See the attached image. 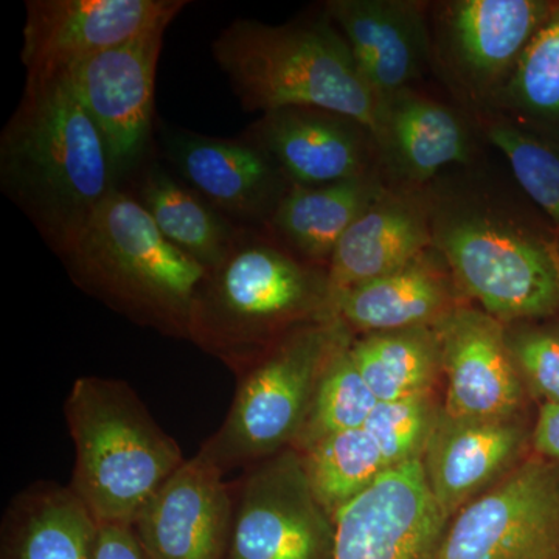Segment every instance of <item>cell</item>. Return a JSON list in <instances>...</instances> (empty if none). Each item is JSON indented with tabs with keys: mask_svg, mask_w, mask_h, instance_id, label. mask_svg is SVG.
<instances>
[{
	"mask_svg": "<svg viewBox=\"0 0 559 559\" xmlns=\"http://www.w3.org/2000/svg\"><path fill=\"white\" fill-rule=\"evenodd\" d=\"M108 145L61 73L27 79L0 140V180L58 255L112 191Z\"/></svg>",
	"mask_w": 559,
	"mask_h": 559,
	"instance_id": "1",
	"label": "cell"
},
{
	"mask_svg": "<svg viewBox=\"0 0 559 559\" xmlns=\"http://www.w3.org/2000/svg\"><path fill=\"white\" fill-rule=\"evenodd\" d=\"M255 229H240L229 255L207 271L189 341L241 373L294 331L334 319L329 272L304 263Z\"/></svg>",
	"mask_w": 559,
	"mask_h": 559,
	"instance_id": "2",
	"label": "cell"
},
{
	"mask_svg": "<svg viewBox=\"0 0 559 559\" xmlns=\"http://www.w3.org/2000/svg\"><path fill=\"white\" fill-rule=\"evenodd\" d=\"M242 108H316L358 121L377 140L382 106L347 40L326 21L274 25L238 20L213 43Z\"/></svg>",
	"mask_w": 559,
	"mask_h": 559,
	"instance_id": "3",
	"label": "cell"
},
{
	"mask_svg": "<svg viewBox=\"0 0 559 559\" xmlns=\"http://www.w3.org/2000/svg\"><path fill=\"white\" fill-rule=\"evenodd\" d=\"M60 257L73 282L112 310L189 340L191 311L207 271L168 241L130 194L112 191Z\"/></svg>",
	"mask_w": 559,
	"mask_h": 559,
	"instance_id": "4",
	"label": "cell"
},
{
	"mask_svg": "<svg viewBox=\"0 0 559 559\" xmlns=\"http://www.w3.org/2000/svg\"><path fill=\"white\" fill-rule=\"evenodd\" d=\"M75 444L70 489L97 524H134L139 511L186 462L175 440L124 381L81 377L66 400Z\"/></svg>",
	"mask_w": 559,
	"mask_h": 559,
	"instance_id": "5",
	"label": "cell"
},
{
	"mask_svg": "<svg viewBox=\"0 0 559 559\" xmlns=\"http://www.w3.org/2000/svg\"><path fill=\"white\" fill-rule=\"evenodd\" d=\"M433 249L463 293L500 322L559 312V245L484 202L429 200Z\"/></svg>",
	"mask_w": 559,
	"mask_h": 559,
	"instance_id": "6",
	"label": "cell"
},
{
	"mask_svg": "<svg viewBox=\"0 0 559 559\" xmlns=\"http://www.w3.org/2000/svg\"><path fill=\"white\" fill-rule=\"evenodd\" d=\"M348 337L340 319L312 323L250 364L238 373L229 414L198 454L224 474L293 444L331 356Z\"/></svg>",
	"mask_w": 559,
	"mask_h": 559,
	"instance_id": "7",
	"label": "cell"
},
{
	"mask_svg": "<svg viewBox=\"0 0 559 559\" xmlns=\"http://www.w3.org/2000/svg\"><path fill=\"white\" fill-rule=\"evenodd\" d=\"M436 559H559V463L536 455L452 518Z\"/></svg>",
	"mask_w": 559,
	"mask_h": 559,
	"instance_id": "8",
	"label": "cell"
},
{
	"mask_svg": "<svg viewBox=\"0 0 559 559\" xmlns=\"http://www.w3.org/2000/svg\"><path fill=\"white\" fill-rule=\"evenodd\" d=\"M334 536L299 452L280 451L242 481L226 559H333Z\"/></svg>",
	"mask_w": 559,
	"mask_h": 559,
	"instance_id": "9",
	"label": "cell"
},
{
	"mask_svg": "<svg viewBox=\"0 0 559 559\" xmlns=\"http://www.w3.org/2000/svg\"><path fill=\"white\" fill-rule=\"evenodd\" d=\"M450 518L437 506L421 460L385 469L334 518L333 559H436Z\"/></svg>",
	"mask_w": 559,
	"mask_h": 559,
	"instance_id": "10",
	"label": "cell"
},
{
	"mask_svg": "<svg viewBox=\"0 0 559 559\" xmlns=\"http://www.w3.org/2000/svg\"><path fill=\"white\" fill-rule=\"evenodd\" d=\"M167 27L151 28L61 72L100 130L116 171L138 160L148 142L157 61Z\"/></svg>",
	"mask_w": 559,
	"mask_h": 559,
	"instance_id": "11",
	"label": "cell"
},
{
	"mask_svg": "<svg viewBox=\"0 0 559 559\" xmlns=\"http://www.w3.org/2000/svg\"><path fill=\"white\" fill-rule=\"evenodd\" d=\"M182 0H32L22 62L27 79H49L98 51L170 22Z\"/></svg>",
	"mask_w": 559,
	"mask_h": 559,
	"instance_id": "12",
	"label": "cell"
},
{
	"mask_svg": "<svg viewBox=\"0 0 559 559\" xmlns=\"http://www.w3.org/2000/svg\"><path fill=\"white\" fill-rule=\"evenodd\" d=\"M551 0H457L440 16V49L473 97L495 105L533 36L549 20Z\"/></svg>",
	"mask_w": 559,
	"mask_h": 559,
	"instance_id": "13",
	"label": "cell"
},
{
	"mask_svg": "<svg viewBox=\"0 0 559 559\" xmlns=\"http://www.w3.org/2000/svg\"><path fill=\"white\" fill-rule=\"evenodd\" d=\"M231 522L223 473L197 454L151 496L132 528L153 559H226Z\"/></svg>",
	"mask_w": 559,
	"mask_h": 559,
	"instance_id": "14",
	"label": "cell"
},
{
	"mask_svg": "<svg viewBox=\"0 0 559 559\" xmlns=\"http://www.w3.org/2000/svg\"><path fill=\"white\" fill-rule=\"evenodd\" d=\"M441 370L448 378L450 417H516L522 403L521 373L511 355L503 322L484 310L460 307L436 323Z\"/></svg>",
	"mask_w": 559,
	"mask_h": 559,
	"instance_id": "15",
	"label": "cell"
},
{
	"mask_svg": "<svg viewBox=\"0 0 559 559\" xmlns=\"http://www.w3.org/2000/svg\"><path fill=\"white\" fill-rule=\"evenodd\" d=\"M252 142L278 165L293 186L320 187L371 175V132L358 121L316 108L263 114Z\"/></svg>",
	"mask_w": 559,
	"mask_h": 559,
	"instance_id": "16",
	"label": "cell"
},
{
	"mask_svg": "<svg viewBox=\"0 0 559 559\" xmlns=\"http://www.w3.org/2000/svg\"><path fill=\"white\" fill-rule=\"evenodd\" d=\"M326 17L347 40L360 75L384 103L411 90L430 60L425 9L409 0H331Z\"/></svg>",
	"mask_w": 559,
	"mask_h": 559,
	"instance_id": "17",
	"label": "cell"
},
{
	"mask_svg": "<svg viewBox=\"0 0 559 559\" xmlns=\"http://www.w3.org/2000/svg\"><path fill=\"white\" fill-rule=\"evenodd\" d=\"M167 156L212 207L242 223H270L288 191L283 171L261 146L245 140L176 132Z\"/></svg>",
	"mask_w": 559,
	"mask_h": 559,
	"instance_id": "18",
	"label": "cell"
},
{
	"mask_svg": "<svg viewBox=\"0 0 559 559\" xmlns=\"http://www.w3.org/2000/svg\"><path fill=\"white\" fill-rule=\"evenodd\" d=\"M432 248L429 200L385 189L349 226L331 255L330 312L345 290L400 270Z\"/></svg>",
	"mask_w": 559,
	"mask_h": 559,
	"instance_id": "19",
	"label": "cell"
},
{
	"mask_svg": "<svg viewBox=\"0 0 559 559\" xmlns=\"http://www.w3.org/2000/svg\"><path fill=\"white\" fill-rule=\"evenodd\" d=\"M525 441L527 432L516 417L465 419L441 412L423 463L444 516L452 520L466 500L510 466Z\"/></svg>",
	"mask_w": 559,
	"mask_h": 559,
	"instance_id": "20",
	"label": "cell"
},
{
	"mask_svg": "<svg viewBox=\"0 0 559 559\" xmlns=\"http://www.w3.org/2000/svg\"><path fill=\"white\" fill-rule=\"evenodd\" d=\"M454 283L443 257L432 248L400 270L345 290L331 305V314L348 329L367 333L436 325L460 307Z\"/></svg>",
	"mask_w": 559,
	"mask_h": 559,
	"instance_id": "21",
	"label": "cell"
},
{
	"mask_svg": "<svg viewBox=\"0 0 559 559\" xmlns=\"http://www.w3.org/2000/svg\"><path fill=\"white\" fill-rule=\"evenodd\" d=\"M378 148L411 182H428L451 164L469 160V132L447 106L407 90L382 103Z\"/></svg>",
	"mask_w": 559,
	"mask_h": 559,
	"instance_id": "22",
	"label": "cell"
},
{
	"mask_svg": "<svg viewBox=\"0 0 559 559\" xmlns=\"http://www.w3.org/2000/svg\"><path fill=\"white\" fill-rule=\"evenodd\" d=\"M98 524L70 487L36 484L11 500L0 559H94Z\"/></svg>",
	"mask_w": 559,
	"mask_h": 559,
	"instance_id": "23",
	"label": "cell"
},
{
	"mask_svg": "<svg viewBox=\"0 0 559 559\" xmlns=\"http://www.w3.org/2000/svg\"><path fill=\"white\" fill-rule=\"evenodd\" d=\"M384 190L374 176L330 186H293L270 224L278 241L288 245L307 263L330 264L345 231Z\"/></svg>",
	"mask_w": 559,
	"mask_h": 559,
	"instance_id": "24",
	"label": "cell"
},
{
	"mask_svg": "<svg viewBox=\"0 0 559 559\" xmlns=\"http://www.w3.org/2000/svg\"><path fill=\"white\" fill-rule=\"evenodd\" d=\"M352 355L378 401L426 395L441 370L436 325L369 333L353 341Z\"/></svg>",
	"mask_w": 559,
	"mask_h": 559,
	"instance_id": "25",
	"label": "cell"
},
{
	"mask_svg": "<svg viewBox=\"0 0 559 559\" xmlns=\"http://www.w3.org/2000/svg\"><path fill=\"white\" fill-rule=\"evenodd\" d=\"M140 204L165 238L205 271L215 270L226 260L240 231L193 191L157 168L143 180Z\"/></svg>",
	"mask_w": 559,
	"mask_h": 559,
	"instance_id": "26",
	"label": "cell"
},
{
	"mask_svg": "<svg viewBox=\"0 0 559 559\" xmlns=\"http://www.w3.org/2000/svg\"><path fill=\"white\" fill-rule=\"evenodd\" d=\"M299 454L312 496L333 521L389 469L364 428L331 433Z\"/></svg>",
	"mask_w": 559,
	"mask_h": 559,
	"instance_id": "27",
	"label": "cell"
},
{
	"mask_svg": "<svg viewBox=\"0 0 559 559\" xmlns=\"http://www.w3.org/2000/svg\"><path fill=\"white\" fill-rule=\"evenodd\" d=\"M495 106L511 121L559 138V2L530 40Z\"/></svg>",
	"mask_w": 559,
	"mask_h": 559,
	"instance_id": "28",
	"label": "cell"
},
{
	"mask_svg": "<svg viewBox=\"0 0 559 559\" xmlns=\"http://www.w3.org/2000/svg\"><path fill=\"white\" fill-rule=\"evenodd\" d=\"M352 336L331 356L310 411L293 447L301 452L331 433L360 429L380 401L373 395L352 355Z\"/></svg>",
	"mask_w": 559,
	"mask_h": 559,
	"instance_id": "29",
	"label": "cell"
},
{
	"mask_svg": "<svg viewBox=\"0 0 559 559\" xmlns=\"http://www.w3.org/2000/svg\"><path fill=\"white\" fill-rule=\"evenodd\" d=\"M491 145L507 157L514 178L559 234V138L496 117L485 124Z\"/></svg>",
	"mask_w": 559,
	"mask_h": 559,
	"instance_id": "30",
	"label": "cell"
},
{
	"mask_svg": "<svg viewBox=\"0 0 559 559\" xmlns=\"http://www.w3.org/2000/svg\"><path fill=\"white\" fill-rule=\"evenodd\" d=\"M437 418L429 393L380 401L364 429L380 448L388 468L425 457Z\"/></svg>",
	"mask_w": 559,
	"mask_h": 559,
	"instance_id": "31",
	"label": "cell"
},
{
	"mask_svg": "<svg viewBox=\"0 0 559 559\" xmlns=\"http://www.w3.org/2000/svg\"><path fill=\"white\" fill-rule=\"evenodd\" d=\"M518 370L536 395L559 403V329H527L507 334Z\"/></svg>",
	"mask_w": 559,
	"mask_h": 559,
	"instance_id": "32",
	"label": "cell"
},
{
	"mask_svg": "<svg viewBox=\"0 0 559 559\" xmlns=\"http://www.w3.org/2000/svg\"><path fill=\"white\" fill-rule=\"evenodd\" d=\"M94 559H153L140 543L132 525L100 524Z\"/></svg>",
	"mask_w": 559,
	"mask_h": 559,
	"instance_id": "33",
	"label": "cell"
},
{
	"mask_svg": "<svg viewBox=\"0 0 559 559\" xmlns=\"http://www.w3.org/2000/svg\"><path fill=\"white\" fill-rule=\"evenodd\" d=\"M533 447L543 457L559 463V403H546L540 407Z\"/></svg>",
	"mask_w": 559,
	"mask_h": 559,
	"instance_id": "34",
	"label": "cell"
}]
</instances>
